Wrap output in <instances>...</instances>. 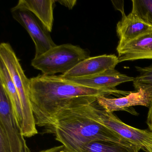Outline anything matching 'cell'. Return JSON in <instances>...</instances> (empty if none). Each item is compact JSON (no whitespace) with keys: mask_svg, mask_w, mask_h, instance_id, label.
I'll list each match as a JSON object with an SVG mask.
<instances>
[{"mask_svg":"<svg viewBox=\"0 0 152 152\" xmlns=\"http://www.w3.org/2000/svg\"><path fill=\"white\" fill-rule=\"evenodd\" d=\"M0 84L2 85L8 96L14 117L18 124L21 128L23 124V115L20 97L7 67L1 60Z\"/></svg>","mask_w":152,"mask_h":152,"instance_id":"5bb4252c","label":"cell"},{"mask_svg":"<svg viewBox=\"0 0 152 152\" xmlns=\"http://www.w3.org/2000/svg\"><path fill=\"white\" fill-rule=\"evenodd\" d=\"M14 117L8 96L0 84V152H31Z\"/></svg>","mask_w":152,"mask_h":152,"instance_id":"8992f818","label":"cell"},{"mask_svg":"<svg viewBox=\"0 0 152 152\" xmlns=\"http://www.w3.org/2000/svg\"><path fill=\"white\" fill-rule=\"evenodd\" d=\"M118 63L115 55H104L88 58L61 76L66 79L94 76L109 69H114Z\"/></svg>","mask_w":152,"mask_h":152,"instance_id":"9c48e42d","label":"cell"},{"mask_svg":"<svg viewBox=\"0 0 152 152\" xmlns=\"http://www.w3.org/2000/svg\"><path fill=\"white\" fill-rule=\"evenodd\" d=\"M87 116L104 125L140 150L152 152V132L134 128L124 123L113 113L107 112L97 103L78 107Z\"/></svg>","mask_w":152,"mask_h":152,"instance_id":"277c9868","label":"cell"},{"mask_svg":"<svg viewBox=\"0 0 152 152\" xmlns=\"http://www.w3.org/2000/svg\"><path fill=\"white\" fill-rule=\"evenodd\" d=\"M66 152H67V151H66Z\"/></svg>","mask_w":152,"mask_h":152,"instance_id":"44dd1931","label":"cell"},{"mask_svg":"<svg viewBox=\"0 0 152 152\" xmlns=\"http://www.w3.org/2000/svg\"><path fill=\"white\" fill-rule=\"evenodd\" d=\"M152 102V87L140 88L135 92L117 98L99 96L97 98L98 104L107 112L125 111L132 113L129 107L143 106L149 107Z\"/></svg>","mask_w":152,"mask_h":152,"instance_id":"ba28073f","label":"cell"},{"mask_svg":"<svg viewBox=\"0 0 152 152\" xmlns=\"http://www.w3.org/2000/svg\"><path fill=\"white\" fill-rule=\"evenodd\" d=\"M133 77L123 74L115 69H109L94 76L67 79L74 83L98 89H115L120 84L133 82Z\"/></svg>","mask_w":152,"mask_h":152,"instance_id":"8fae6325","label":"cell"},{"mask_svg":"<svg viewBox=\"0 0 152 152\" xmlns=\"http://www.w3.org/2000/svg\"><path fill=\"white\" fill-rule=\"evenodd\" d=\"M90 57L88 50L79 46L62 44L50 49L41 56L34 58L31 66L44 75L66 73L78 64Z\"/></svg>","mask_w":152,"mask_h":152,"instance_id":"5b68a950","label":"cell"},{"mask_svg":"<svg viewBox=\"0 0 152 152\" xmlns=\"http://www.w3.org/2000/svg\"><path fill=\"white\" fill-rule=\"evenodd\" d=\"M0 60L7 67L20 97L23 115L22 133L26 137L35 136L38 132L30 99L31 80L26 75L18 58L9 43L2 42L0 45Z\"/></svg>","mask_w":152,"mask_h":152,"instance_id":"3957f363","label":"cell"},{"mask_svg":"<svg viewBox=\"0 0 152 152\" xmlns=\"http://www.w3.org/2000/svg\"><path fill=\"white\" fill-rule=\"evenodd\" d=\"M30 97L36 125L45 131L59 113L95 103L99 96H124L131 91L89 88L61 75H39L31 78Z\"/></svg>","mask_w":152,"mask_h":152,"instance_id":"6da1fadb","label":"cell"},{"mask_svg":"<svg viewBox=\"0 0 152 152\" xmlns=\"http://www.w3.org/2000/svg\"><path fill=\"white\" fill-rule=\"evenodd\" d=\"M118 63L152 59V31L147 33L121 47H117Z\"/></svg>","mask_w":152,"mask_h":152,"instance_id":"30bf717a","label":"cell"},{"mask_svg":"<svg viewBox=\"0 0 152 152\" xmlns=\"http://www.w3.org/2000/svg\"><path fill=\"white\" fill-rule=\"evenodd\" d=\"M56 2H58L61 5L68 8L69 10H72L76 5V0H59L56 1Z\"/></svg>","mask_w":152,"mask_h":152,"instance_id":"ac0fdd59","label":"cell"},{"mask_svg":"<svg viewBox=\"0 0 152 152\" xmlns=\"http://www.w3.org/2000/svg\"><path fill=\"white\" fill-rule=\"evenodd\" d=\"M14 19L19 23L28 32L34 42L35 57L37 58L57 46L49 32L38 21L31 12L23 10H11Z\"/></svg>","mask_w":152,"mask_h":152,"instance_id":"52a82bcc","label":"cell"},{"mask_svg":"<svg viewBox=\"0 0 152 152\" xmlns=\"http://www.w3.org/2000/svg\"><path fill=\"white\" fill-rule=\"evenodd\" d=\"M139 75L134 78L133 86L136 91L143 87H152V65L147 67L135 66Z\"/></svg>","mask_w":152,"mask_h":152,"instance_id":"e0dca14e","label":"cell"},{"mask_svg":"<svg viewBox=\"0 0 152 152\" xmlns=\"http://www.w3.org/2000/svg\"><path fill=\"white\" fill-rule=\"evenodd\" d=\"M116 31L119 39L117 47H121L145 34L152 31V26L135 18L130 13L123 16L117 23Z\"/></svg>","mask_w":152,"mask_h":152,"instance_id":"4fadbf2b","label":"cell"},{"mask_svg":"<svg viewBox=\"0 0 152 152\" xmlns=\"http://www.w3.org/2000/svg\"><path fill=\"white\" fill-rule=\"evenodd\" d=\"M46 132L54 134L56 139L69 152H79L85 144L94 140L131 144L104 125L87 116L78 107L59 113Z\"/></svg>","mask_w":152,"mask_h":152,"instance_id":"7a4b0ae2","label":"cell"},{"mask_svg":"<svg viewBox=\"0 0 152 152\" xmlns=\"http://www.w3.org/2000/svg\"><path fill=\"white\" fill-rule=\"evenodd\" d=\"M146 123L149 130L152 132V102L148 107Z\"/></svg>","mask_w":152,"mask_h":152,"instance_id":"ffe728a7","label":"cell"},{"mask_svg":"<svg viewBox=\"0 0 152 152\" xmlns=\"http://www.w3.org/2000/svg\"><path fill=\"white\" fill-rule=\"evenodd\" d=\"M132 2L133 16L152 26V0H132Z\"/></svg>","mask_w":152,"mask_h":152,"instance_id":"2e32d148","label":"cell"},{"mask_svg":"<svg viewBox=\"0 0 152 152\" xmlns=\"http://www.w3.org/2000/svg\"><path fill=\"white\" fill-rule=\"evenodd\" d=\"M140 150L132 144L97 140L85 144L79 152H139Z\"/></svg>","mask_w":152,"mask_h":152,"instance_id":"9a60e30c","label":"cell"},{"mask_svg":"<svg viewBox=\"0 0 152 152\" xmlns=\"http://www.w3.org/2000/svg\"><path fill=\"white\" fill-rule=\"evenodd\" d=\"M39 152H66V149L64 146L62 145L54 147L46 150H42Z\"/></svg>","mask_w":152,"mask_h":152,"instance_id":"d6986e66","label":"cell"},{"mask_svg":"<svg viewBox=\"0 0 152 152\" xmlns=\"http://www.w3.org/2000/svg\"><path fill=\"white\" fill-rule=\"evenodd\" d=\"M55 2L56 0H20L13 9L31 12L50 33L53 29Z\"/></svg>","mask_w":152,"mask_h":152,"instance_id":"7c38bea8","label":"cell"}]
</instances>
